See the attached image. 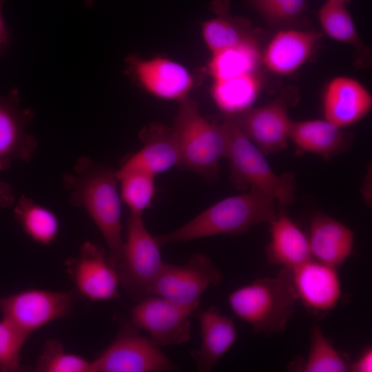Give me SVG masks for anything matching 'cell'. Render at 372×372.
<instances>
[{
  "label": "cell",
  "instance_id": "cell-34",
  "mask_svg": "<svg viewBox=\"0 0 372 372\" xmlns=\"http://www.w3.org/2000/svg\"><path fill=\"white\" fill-rule=\"evenodd\" d=\"M6 0H0V56H3L12 42V34L7 27L3 17V8Z\"/></svg>",
  "mask_w": 372,
  "mask_h": 372
},
{
  "label": "cell",
  "instance_id": "cell-23",
  "mask_svg": "<svg viewBox=\"0 0 372 372\" xmlns=\"http://www.w3.org/2000/svg\"><path fill=\"white\" fill-rule=\"evenodd\" d=\"M261 79L256 72L214 81L211 95L218 108L233 116L252 107L261 90Z\"/></svg>",
  "mask_w": 372,
  "mask_h": 372
},
{
  "label": "cell",
  "instance_id": "cell-22",
  "mask_svg": "<svg viewBox=\"0 0 372 372\" xmlns=\"http://www.w3.org/2000/svg\"><path fill=\"white\" fill-rule=\"evenodd\" d=\"M289 140L298 152L330 158L350 147L347 133L325 119L292 121Z\"/></svg>",
  "mask_w": 372,
  "mask_h": 372
},
{
  "label": "cell",
  "instance_id": "cell-10",
  "mask_svg": "<svg viewBox=\"0 0 372 372\" xmlns=\"http://www.w3.org/2000/svg\"><path fill=\"white\" fill-rule=\"evenodd\" d=\"M200 302L183 305L167 299L148 296L130 310V322L147 332L158 347L180 344L191 338L190 316Z\"/></svg>",
  "mask_w": 372,
  "mask_h": 372
},
{
  "label": "cell",
  "instance_id": "cell-26",
  "mask_svg": "<svg viewBox=\"0 0 372 372\" xmlns=\"http://www.w3.org/2000/svg\"><path fill=\"white\" fill-rule=\"evenodd\" d=\"M351 360L336 350L333 342L315 324L311 332L308 355L298 368L304 372H349Z\"/></svg>",
  "mask_w": 372,
  "mask_h": 372
},
{
  "label": "cell",
  "instance_id": "cell-33",
  "mask_svg": "<svg viewBox=\"0 0 372 372\" xmlns=\"http://www.w3.org/2000/svg\"><path fill=\"white\" fill-rule=\"evenodd\" d=\"M350 371H372V349L371 347H367L356 360L351 362Z\"/></svg>",
  "mask_w": 372,
  "mask_h": 372
},
{
  "label": "cell",
  "instance_id": "cell-32",
  "mask_svg": "<svg viewBox=\"0 0 372 372\" xmlns=\"http://www.w3.org/2000/svg\"><path fill=\"white\" fill-rule=\"evenodd\" d=\"M254 8L273 23H286L297 19L304 11L307 0H251Z\"/></svg>",
  "mask_w": 372,
  "mask_h": 372
},
{
  "label": "cell",
  "instance_id": "cell-13",
  "mask_svg": "<svg viewBox=\"0 0 372 372\" xmlns=\"http://www.w3.org/2000/svg\"><path fill=\"white\" fill-rule=\"evenodd\" d=\"M241 132L265 155L285 149L292 121L281 98L232 116Z\"/></svg>",
  "mask_w": 372,
  "mask_h": 372
},
{
  "label": "cell",
  "instance_id": "cell-24",
  "mask_svg": "<svg viewBox=\"0 0 372 372\" xmlns=\"http://www.w3.org/2000/svg\"><path fill=\"white\" fill-rule=\"evenodd\" d=\"M261 56L255 39L212 53L208 72L214 81L223 80L256 72Z\"/></svg>",
  "mask_w": 372,
  "mask_h": 372
},
{
  "label": "cell",
  "instance_id": "cell-30",
  "mask_svg": "<svg viewBox=\"0 0 372 372\" xmlns=\"http://www.w3.org/2000/svg\"><path fill=\"white\" fill-rule=\"evenodd\" d=\"M34 371L38 372H92V361L65 351L57 340L46 341L42 353L36 360Z\"/></svg>",
  "mask_w": 372,
  "mask_h": 372
},
{
  "label": "cell",
  "instance_id": "cell-2",
  "mask_svg": "<svg viewBox=\"0 0 372 372\" xmlns=\"http://www.w3.org/2000/svg\"><path fill=\"white\" fill-rule=\"evenodd\" d=\"M276 203L269 195L250 187L247 192L217 202L176 230L156 238L161 245L218 234H241L254 225L269 223L278 214Z\"/></svg>",
  "mask_w": 372,
  "mask_h": 372
},
{
  "label": "cell",
  "instance_id": "cell-5",
  "mask_svg": "<svg viewBox=\"0 0 372 372\" xmlns=\"http://www.w3.org/2000/svg\"><path fill=\"white\" fill-rule=\"evenodd\" d=\"M221 125L227 140L226 158L233 185L238 189H258L283 205L291 203L296 189L293 176L276 174L265 155L241 132L232 116L225 115Z\"/></svg>",
  "mask_w": 372,
  "mask_h": 372
},
{
  "label": "cell",
  "instance_id": "cell-14",
  "mask_svg": "<svg viewBox=\"0 0 372 372\" xmlns=\"http://www.w3.org/2000/svg\"><path fill=\"white\" fill-rule=\"evenodd\" d=\"M127 63L132 79L159 99L180 101L193 88L194 80L188 70L171 59L157 56L143 60L132 55Z\"/></svg>",
  "mask_w": 372,
  "mask_h": 372
},
{
  "label": "cell",
  "instance_id": "cell-27",
  "mask_svg": "<svg viewBox=\"0 0 372 372\" xmlns=\"http://www.w3.org/2000/svg\"><path fill=\"white\" fill-rule=\"evenodd\" d=\"M318 21L324 32L335 41L364 50L351 14L345 4L327 1L318 11Z\"/></svg>",
  "mask_w": 372,
  "mask_h": 372
},
{
  "label": "cell",
  "instance_id": "cell-20",
  "mask_svg": "<svg viewBox=\"0 0 372 372\" xmlns=\"http://www.w3.org/2000/svg\"><path fill=\"white\" fill-rule=\"evenodd\" d=\"M198 314L201 343L191 355L198 371L209 372L235 343L237 329L234 320L221 313L216 307L200 311Z\"/></svg>",
  "mask_w": 372,
  "mask_h": 372
},
{
  "label": "cell",
  "instance_id": "cell-37",
  "mask_svg": "<svg viewBox=\"0 0 372 372\" xmlns=\"http://www.w3.org/2000/svg\"><path fill=\"white\" fill-rule=\"evenodd\" d=\"M327 1H334V2L345 4L348 3L350 0H327Z\"/></svg>",
  "mask_w": 372,
  "mask_h": 372
},
{
  "label": "cell",
  "instance_id": "cell-8",
  "mask_svg": "<svg viewBox=\"0 0 372 372\" xmlns=\"http://www.w3.org/2000/svg\"><path fill=\"white\" fill-rule=\"evenodd\" d=\"M223 274L211 258L203 254H192L185 265L164 263L161 271L146 288L143 298L158 296L173 302L190 305L211 285H220Z\"/></svg>",
  "mask_w": 372,
  "mask_h": 372
},
{
  "label": "cell",
  "instance_id": "cell-36",
  "mask_svg": "<svg viewBox=\"0 0 372 372\" xmlns=\"http://www.w3.org/2000/svg\"><path fill=\"white\" fill-rule=\"evenodd\" d=\"M84 1V3H85V5L88 7V8H90L92 7V4H93V0H83Z\"/></svg>",
  "mask_w": 372,
  "mask_h": 372
},
{
  "label": "cell",
  "instance_id": "cell-11",
  "mask_svg": "<svg viewBox=\"0 0 372 372\" xmlns=\"http://www.w3.org/2000/svg\"><path fill=\"white\" fill-rule=\"evenodd\" d=\"M65 267L76 292L90 301H105L117 298L119 278L107 260L104 249L86 241L79 254L68 258Z\"/></svg>",
  "mask_w": 372,
  "mask_h": 372
},
{
  "label": "cell",
  "instance_id": "cell-19",
  "mask_svg": "<svg viewBox=\"0 0 372 372\" xmlns=\"http://www.w3.org/2000/svg\"><path fill=\"white\" fill-rule=\"evenodd\" d=\"M307 237L312 258L335 268L347 260L353 249V231L326 214L313 216Z\"/></svg>",
  "mask_w": 372,
  "mask_h": 372
},
{
  "label": "cell",
  "instance_id": "cell-1",
  "mask_svg": "<svg viewBox=\"0 0 372 372\" xmlns=\"http://www.w3.org/2000/svg\"><path fill=\"white\" fill-rule=\"evenodd\" d=\"M118 180L116 171L87 156L80 157L73 172L63 177L71 203L84 209L101 232L107 247V260L115 269L124 243Z\"/></svg>",
  "mask_w": 372,
  "mask_h": 372
},
{
  "label": "cell",
  "instance_id": "cell-9",
  "mask_svg": "<svg viewBox=\"0 0 372 372\" xmlns=\"http://www.w3.org/2000/svg\"><path fill=\"white\" fill-rule=\"evenodd\" d=\"M131 322L123 324L112 342L92 361V372H160L176 365Z\"/></svg>",
  "mask_w": 372,
  "mask_h": 372
},
{
  "label": "cell",
  "instance_id": "cell-12",
  "mask_svg": "<svg viewBox=\"0 0 372 372\" xmlns=\"http://www.w3.org/2000/svg\"><path fill=\"white\" fill-rule=\"evenodd\" d=\"M34 115L32 109L20 107L18 88L0 96V172L14 161L28 163L31 159L38 142L27 128Z\"/></svg>",
  "mask_w": 372,
  "mask_h": 372
},
{
  "label": "cell",
  "instance_id": "cell-17",
  "mask_svg": "<svg viewBox=\"0 0 372 372\" xmlns=\"http://www.w3.org/2000/svg\"><path fill=\"white\" fill-rule=\"evenodd\" d=\"M141 138L142 148L123 161L116 171V177L132 170L156 176L179 165L178 146L172 128L154 124L142 130Z\"/></svg>",
  "mask_w": 372,
  "mask_h": 372
},
{
  "label": "cell",
  "instance_id": "cell-15",
  "mask_svg": "<svg viewBox=\"0 0 372 372\" xmlns=\"http://www.w3.org/2000/svg\"><path fill=\"white\" fill-rule=\"evenodd\" d=\"M338 268L311 259L291 269L298 298L315 315H324L337 305L342 293Z\"/></svg>",
  "mask_w": 372,
  "mask_h": 372
},
{
  "label": "cell",
  "instance_id": "cell-3",
  "mask_svg": "<svg viewBox=\"0 0 372 372\" xmlns=\"http://www.w3.org/2000/svg\"><path fill=\"white\" fill-rule=\"evenodd\" d=\"M297 301L291 269L284 267L275 277L258 278L228 296L234 313L254 332L267 335L285 330Z\"/></svg>",
  "mask_w": 372,
  "mask_h": 372
},
{
  "label": "cell",
  "instance_id": "cell-7",
  "mask_svg": "<svg viewBox=\"0 0 372 372\" xmlns=\"http://www.w3.org/2000/svg\"><path fill=\"white\" fill-rule=\"evenodd\" d=\"M76 291H54L31 288L0 298L3 318L28 338L48 324L70 314Z\"/></svg>",
  "mask_w": 372,
  "mask_h": 372
},
{
  "label": "cell",
  "instance_id": "cell-31",
  "mask_svg": "<svg viewBox=\"0 0 372 372\" xmlns=\"http://www.w3.org/2000/svg\"><path fill=\"white\" fill-rule=\"evenodd\" d=\"M28 337L5 319L0 320V371L22 369L21 351Z\"/></svg>",
  "mask_w": 372,
  "mask_h": 372
},
{
  "label": "cell",
  "instance_id": "cell-21",
  "mask_svg": "<svg viewBox=\"0 0 372 372\" xmlns=\"http://www.w3.org/2000/svg\"><path fill=\"white\" fill-rule=\"evenodd\" d=\"M269 223L271 238L266 253L269 262L293 269L312 259L308 237L286 214L278 212Z\"/></svg>",
  "mask_w": 372,
  "mask_h": 372
},
{
  "label": "cell",
  "instance_id": "cell-35",
  "mask_svg": "<svg viewBox=\"0 0 372 372\" xmlns=\"http://www.w3.org/2000/svg\"><path fill=\"white\" fill-rule=\"evenodd\" d=\"M15 203V194L6 182L0 181V208L12 207Z\"/></svg>",
  "mask_w": 372,
  "mask_h": 372
},
{
  "label": "cell",
  "instance_id": "cell-6",
  "mask_svg": "<svg viewBox=\"0 0 372 372\" xmlns=\"http://www.w3.org/2000/svg\"><path fill=\"white\" fill-rule=\"evenodd\" d=\"M142 215L130 214L122 256L116 267L120 284L138 301L164 265L160 244L147 229Z\"/></svg>",
  "mask_w": 372,
  "mask_h": 372
},
{
  "label": "cell",
  "instance_id": "cell-28",
  "mask_svg": "<svg viewBox=\"0 0 372 372\" xmlns=\"http://www.w3.org/2000/svg\"><path fill=\"white\" fill-rule=\"evenodd\" d=\"M121 181V198L130 214H143L152 203L155 194V175L132 170L117 177Z\"/></svg>",
  "mask_w": 372,
  "mask_h": 372
},
{
  "label": "cell",
  "instance_id": "cell-29",
  "mask_svg": "<svg viewBox=\"0 0 372 372\" xmlns=\"http://www.w3.org/2000/svg\"><path fill=\"white\" fill-rule=\"evenodd\" d=\"M202 35L211 53L254 39L236 19L225 15L205 21Z\"/></svg>",
  "mask_w": 372,
  "mask_h": 372
},
{
  "label": "cell",
  "instance_id": "cell-18",
  "mask_svg": "<svg viewBox=\"0 0 372 372\" xmlns=\"http://www.w3.org/2000/svg\"><path fill=\"white\" fill-rule=\"evenodd\" d=\"M320 37L315 31L281 30L267 44L262 53L261 63L275 74H292L310 58Z\"/></svg>",
  "mask_w": 372,
  "mask_h": 372
},
{
  "label": "cell",
  "instance_id": "cell-16",
  "mask_svg": "<svg viewBox=\"0 0 372 372\" xmlns=\"http://www.w3.org/2000/svg\"><path fill=\"white\" fill-rule=\"evenodd\" d=\"M372 96L359 81L337 76L327 85L322 96L324 119L344 128L362 119L371 110Z\"/></svg>",
  "mask_w": 372,
  "mask_h": 372
},
{
  "label": "cell",
  "instance_id": "cell-25",
  "mask_svg": "<svg viewBox=\"0 0 372 372\" xmlns=\"http://www.w3.org/2000/svg\"><path fill=\"white\" fill-rule=\"evenodd\" d=\"M13 213L22 230L34 242L48 245L56 240L59 220L47 207L23 195L15 204Z\"/></svg>",
  "mask_w": 372,
  "mask_h": 372
},
{
  "label": "cell",
  "instance_id": "cell-4",
  "mask_svg": "<svg viewBox=\"0 0 372 372\" xmlns=\"http://www.w3.org/2000/svg\"><path fill=\"white\" fill-rule=\"evenodd\" d=\"M180 153L178 167L209 181L218 178L220 161L226 158L227 140L222 125L209 122L188 96L180 101L172 127Z\"/></svg>",
  "mask_w": 372,
  "mask_h": 372
}]
</instances>
